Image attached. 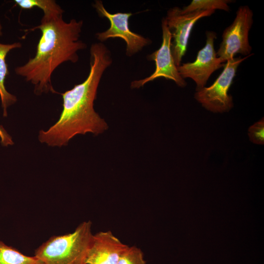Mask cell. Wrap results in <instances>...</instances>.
<instances>
[{"label":"cell","instance_id":"6da1fadb","mask_svg":"<svg viewBox=\"0 0 264 264\" xmlns=\"http://www.w3.org/2000/svg\"><path fill=\"white\" fill-rule=\"evenodd\" d=\"M90 70L82 83L61 93L63 110L57 122L48 130H41L39 140L50 146L61 147L77 134L95 135L108 129L107 123L94 110L98 87L105 70L112 62L109 49L102 43L91 44Z\"/></svg>","mask_w":264,"mask_h":264},{"label":"cell","instance_id":"7a4b0ae2","mask_svg":"<svg viewBox=\"0 0 264 264\" xmlns=\"http://www.w3.org/2000/svg\"><path fill=\"white\" fill-rule=\"evenodd\" d=\"M83 24L82 21L75 19L66 22L63 15L43 16L41 23L30 29L42 32L36 55L23 65L17 67L15 71L34 86L36 94L56 92L51 83L54 71L64 62H78V52L87 47L79 39Z\"/></svg>","mask_w":264,"mask_h":264},{"label":"cell","instance_id":"3957f363","mask_svg":"<svg viewBox=\"0 0 264 264\" xmlns=\"http://www.w3.org/2000/svg\"><path fill=\"white\" fill-rule=\"evenodd\" d=\"M90 220L81 223L74 232L54 236L35 250L44 264H85L93 234Z\"/></svg>","mask_w":264,"mask_h":264},{"label":"cell","instance_id":"277c9868","mask_svg":"<svg viewBox=\"0 0 264 264\" xmlns=\"http://www.w3.org/2000/svg\"><path fill=\"white\" fill-rule=\"evenodd\" d=\"M253 16V12L248 6H241L238 8L233 22L223 31L222 42L216 52L222 63L232 59L238 54L245 57L253 54L248 40Z\"/></svg>","mask_w":264,"mask_h":264},{"label":"cell","instance_id":"5b68a950","mask_svg":"<svg viewBox=\"0 0 264 264\" xmlns=\"http://www.w3.org/2000/svg\"><path fill=\"white\" fill-rule=\"evenodd\" d=\"M250 56L234 57L225 64L223 70L210 87L195 94V98L206 110L213 112L229 111L233 107L232 97L228 94L240 64Z\"/></svg>","mask_w":264,"mask_h":264},{"label":"cell","instance_id":"8992f818","mask_svg":"<svg viewBox=\"0 0 264 264\" xmlns=\"http://www.w3.org/2000/svg\"><path fill=\"white\" fill-rule=\"evenodd\" d=\"M93 7L100 17L106 18L110 22V26L107 30L96 34V38L99 41L104 42L110 38L122 39L126 43V53L129 57L151 44L152 41L149 39L131 30L129 19L132 13H110L106 9L101 0H96Z\"/></svg>","mask_w":264,"mask_h":264},{"label":"cell","instance_id":"52a82bcc","mask_svg":"<svg viewBox=\"0 0 264 264\" xmlns=\"http://www.w3.org/2000/svg\"><path fill=\"white\" fill-rule=\"evenodd\" d=\"M215 11H198L184 14L181 12V9L176 6L167 11L165 19L171 35V52L176 66L181 65L182 57L186 52L189 38L194 24L200 19L210 16Z\"/></svg>","mask_w":264,"mask_h":264},{"label":"cell","instance_id":"ba28073f","mask_svg":"<svg viewBox=\"0 0 264 264\" xmlns=\"http://www.w3.org/2000/svg\"><path fill=\"white\" fill-rule=\"evenodd\" d=\"M206 36L205 45L198 51L196 60L194 62L184 63L177 66L182 78H190L195 81L197 85L196 91L205 87L210 75L225 65L217 56L214 49L216 33L208 31L206 32Z\"/></svg>","mask_w":264,"mask_h":264},{"label":"cell","instance_id":"9c48e42d","mask_svg":"<svg viewBox=\"0 0 264 264\" xmlns=\"http://www.w3.org/2000/svg\"><path fill=\"white\" fill-rule=\"evenodd\" d=\"M161 27L162 41L160 47L147 56L148 60L155 62V70L150 76L144 79L132 81L131 85L132 88H139L146 83L161 77L171 80L180 87H184L187 85L186 81L179 74L172 54V38L165 17L162 19Z\"/></svg>","mask_w":264,"mask_h":264},{"label":"cell","instance_id":"30bf717a","mask_svg":"<svg viewBox=\"0 0 264 264\" xmlns=\"http://www.w3.org/2000/svg\"><path fill=\"white\" fill-rule=\"evenodd\" d=\"M128 246L111 231H100L92 235L85 264H117Z\"/></svg>","mask_w":264,"mask_h":264},{"label":"cell","instance_id":"8fae6325","mask_svg":"<svg viewBox=\"0 0 264 264\" xmlns=\"http://www.w3.org/2000/svg\"><path fill=\"white\" fill-rule=\"evenodd\" d=\"M22 44L19 42L11 44H3L0 43V98L3 115H7V109L8 107L14 104L17 100L16 97L9 93L6 89L4 82L6 76L9 74L6 57L12 50L20 48Z\"/></svg>","mask_w":264,"mask_h":264},{"label":"cell","instance_id":"7c38bea8","mask_svg":"<svg viewBox=\"0 0 264 264\" xmlns=\"http://www.w3.org/2000/svg\"><path fill=\"white\" fill-rule=\"evenodd\" d=\"M0 264H44L35 256H26L0 240Z\"/></svg>","mask_w":264,"mask_h":264},{"label":"cell","instance_id":"4fadbf2b","mask_svg":"<svg viewBox=\"0 0 264 264\" xmlns=\"http://www.w3.org/2000/svg\"><path fill=\"white\" fill-rule=\"evenodd\" d=\"M15 3L22 9L37 7L41 9L44 17L63 15L64 11L54 0H15Z\"/></svg>","mask_w":264,"mask_h":264},{"label":"cell","instance_id":"5bb4252c","mask_svg":"<svg viewBox=\"0 0 264 264\" xmlns=\"http://www.w3.org/2000/svg\"><path fill=\"white\" fill-rule=\"evenodd\" d=\"M234 1L230 0H193L190 4L181 9L182 13H189L198 11H208L220 9L229 11L228 4Z\"/></svg>","mask_w":264,"mask_h":264},{"label":"cell","instance_id":"9a60e30c","mask_svg":"<svg viewBox=\"0 0 264 264\" xmlns=\"http://www.w3.org/2000/svg\"><path fill=\"white\" fill-rule=\"evenodd\" d=\"M117 264H146V262L140 248L129 245L121 254Z\"/></svg>","mask_w":264,"mask_h":264},{"label":"cell","instance_id":"2e32d148","mask_svg":"<svg viewBox=\"0 0 264 264\" xmlns=\"http://www.w3.org/2000/svg\"><path fill=\"white\" fill-rule=\"evenodd\" d=\"M264 118L256 122L248 129L250 140L254 143L263 145L264 143Z\"/></svg>","mask_w":264,"mask_h":264},{"label":"cell","instance_id":"e0dca14e","mask_svg":"<svg viewBox=\"0 0 264 264\" xmlns=\"http://www.w3.org/2000/svg\"><path fill=\"white\" fill-rule=\"evenodd\" d=\"M0 138L1 143L4 146L11 145L14 144L11 137L1 125H0Z\"/></svg>","mask_w":264,"mask_h":264},{"label":"cell","instance_id":"ac0fdd59","mask_svg":"<svg viewBox=\"0 0 264 264\" xmlns=\"http://www.w3.org/2000/svg\"><path fill=\"white\" fill-rule=\"evenodd\" d=\"M2 27L0 22V36H1L2 34Z\"/></svg>","mask_w":264,"mask_h":264}]
</instances>
